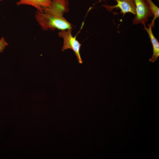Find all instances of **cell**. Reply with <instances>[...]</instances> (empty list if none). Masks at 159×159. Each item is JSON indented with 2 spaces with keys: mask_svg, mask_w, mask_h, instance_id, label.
<instances>
[{
  "mask_svg": "<svg viewBox=\"0 0 159 159\" xmlns=\"http://www.w3.org/2000/svg\"><path fill=\"white\" fill-rule=\"evenodd\" d=\"M35 18L44 30H54L57 29L63 30L72 29V24L61 14L47 9L43 10L42 12L37 10Z\"/></svg>",
  "mask_w": 159,
  "mask_h": 159,
  "instance_id": "6da1fadb",
  "label": "cell"
},
{
  "mask_svg": "<svg viewBox=\"0 0 159 159\" xmlns=\"http://www.w3.org/2000/svg\"><path fill=\"white\" fill-rule=\"evenodd\" d=\"M72 29L61 30L58 32L59 37L63 39V45L62 51L69 49L72 50L76 55L79 64H82L83 61L80 54L81 44L77 39L76 36L73 37L72 34Z\"/></svg>",
  "mask_w": 159,
  "mask_h": 159,
  "instance_id": "7a4b0ae2",
  "label": "cell"
},
{
  "mask_svg": "<svg viewBox=\"0 0 159 159\" xmlns=\"http://www.w3.org/2000/svg\"><path fill=\"white\" fill-rule=\"evenodd\" d=\"M136 14L132 20L133 24L145 25L153 14L146 0H134Z\"/></svg>",
  "mask_w": 159,
  "mask_h": 159,
  "instance_id": "3957f363",
  "label": "cell"
},
{
  "mask_svg": "<svg viewBox=\"0 0 159 159\" xmlns=\"http://www.w3.org/2000/svg\"><path fill=\"white\" fill-rule=\"evenodd\" d=\"M116 2L117 4L113 6L104 4L102 5L107 11L111 12L115 8L120 10L121 13L124 16L126 13L130 12L135 15L136 5L134 0H113Z\"/></svg>",
  "mask_w": 159,
  "mask_h": 159,
  "instance_id": "277c9868",
  "label": "cell"
},
{
  "mask_svg": "<svg viewBox=\"0 0 159 159\" xmlns=\"http://www.w3.org/2000/svg\"><path fill=\"white\" fill-rule=\"evenodd\" d=\"M52 0H19L16 2L17 6L26 5L32 6L37 10L42 12L43 9L49 7Z\"/></svg>",
  "mask_w": 159,
  "mask_h": 159,
  "instance_id": "5b68a950",
  "label": "cell"
},
{
  "mask_svg": "<svg viewBox=\"0 0 159 159\" xmlns=\"http://www.w3.org/2000/svg\"><path fill=\"white\" fill-rule=\"evenodd\" d=\"M144 29L147 32L153 47V55L149 59V61L153 63L157 60L159 56V42L153 32L152 28L150 27L147 28L145 25H144Z\"/></svg>",
  "mask_w": 159,
  "mask_h": 159,
  "instance_id": "8992f818",
  "label": "cell"
},
{
  "mask_svg": "<svg viewBox=\"0 0 159 159\" xmlns=\"http://www.w3.org/2000/svg\"><path fill=\"white\" fill-rule=\"evenodd\" d=\"M69 0H52L49 7L64 15L69 11Z\"/></svg>",
  "mask_w": 159,
  "mask_h": 159,
  "instance_id": "52a82bcc",
  "label": "cell"
},
{
  "mask_svg": "<svg viewBox=\"0 0 159 159\" xmlns=\"http://www.w3.org/2000/svg\"><path fill=\"white\" fill-rule=\"evenodd\" d=\"M153 14V18L151 23L148 25V27H154L155 20L159 16V8L152 0H146Z\"/></svg>",
  "mask_w": 159,
  "mask_h": 159,
  "instance_id": "ba28073f",
  "label": "cell"
},
{
  "mask_svg": "<svg viewBox=\"0 0 159 159\" xmlns=\"http://www.w3.org/2000/svg\"><path fill=\"white\" fill-rule=\"evenodd\" d=\"M8 45L4 37L0 39V52H2L6 46Z\"/></svg>",
  "mask_w": 159,
  "mask_h": 159,
  "instance_id": "9c48e42d",
  "label": "cell"
},
{
  "mask_svg": "<svg viewBox=\"0 0 159 159\" xmlns=\"http://www.w3.org/2000/svg\"><path fill=\"white\" fill-rule=\"evenodd\" d=\"M3 0H0V2L1 1H3Z\"/></svg>",
  "mask_w": 159,
  "mask_h": 159,
  "instance_id": "30bf717a",
  "label": "cell"
},
{
  "mask_svg": "<svg viewBox=\"0 0 159 159\" xmlns=\"http://www.w3.org/2000/svg\"><path fill=\"white\" fill-rule=\"evenodd\" d=\"M158 0L159 1V0Z\"/></svg>",
  "mask_w": 159,
  "mask_h": 159,
  "instance_id": "8fae6325",
  "label": "cell"
}]
</instances>
